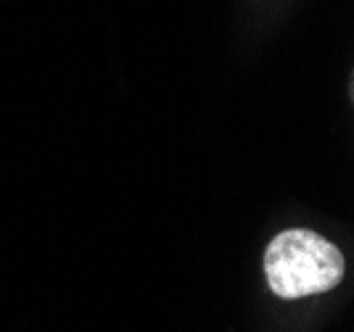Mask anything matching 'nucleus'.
Returning <instances> with one entry per match:
<instances>
[{"instance_id":"1","label":"nucleus","mask_w":354,"mask_h":332,"mask_svg":"<svg viewBox=\"0 0 354 332\" xmlns=\"http://www.w3.org/2000/svg\"><path fill=\"white\" fill-rule=\"evenodd\" d=\"M265 275L278 298H307L339 285L344 277V256L317 232L286 230L267 246Z\"/></svg>"}]
</instances>
